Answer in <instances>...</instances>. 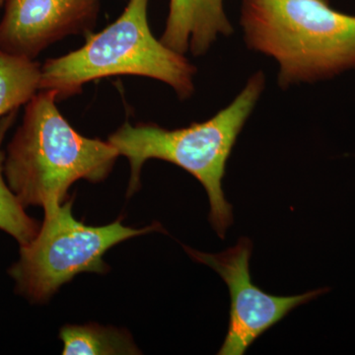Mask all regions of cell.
<instances>
[{"label":"cell","instance_id":"1","mask_svg":"<svg viewBox=\"0 0 355 355\" xmlns=\"http://www.w3.org/2000/svg\"><path fill=\"white\" fill-rule=\"evenodd\" d=\"M265 76L257 72L241 92L216 116L187 128L167 130L154 123H125L108 141L130 165L128 196L140 187L141 170L151 159L166 161L190 173L207 191L210 203L209 221L224 239L233 223L232 205L224 196L227 164L238 137L265 89Z\"/></svg>","mask_w":355,"mask_h":355},{"label":"cell","instance_id":"4","mask_svg":"<svg viewBox=\"0 0 355 355\" xmlns=\"http://www.w3.org/2000/svg\"><path fill=\"white\" fill-rule=\"evenodd\" d=\"M149 0H130L120 17L85 44L67 55L46 60L40 90L55 91L57 101L79 94L84 84L116 76H137L167 84L180 99L195 91L197 69L184 55L165 46L149 27Z\"/></svg>","mask_w":355,"mask_h":355},{"label":"cell","instance_id":"9","mask_svg":"<svg viewBox=\"0 0 355 355\" xmlns=\"http://www.w3.org/2000/svg\"><path fill=\"white\" fill-rule=\"evenodd\" d=\"M60 338L64 355L140 354L127 331L96 324L65 326L60 330Z\"/></svg>","mask_w":355,"mask_h":355},{"label":"cell","instance_id":"2","mask_svg":"<svg viewBox=\"0 0 355 355\" xmlns=\"http://www.w3.org/2000/svg\"><path fill=\"white\" fill-rule=\"evenodd\" d=\"M4 156L7 184L24 207L62 203L79 180L99 183L120 156L109 141L76 132L57 107L55 91L40 90L26 104L22 123Z\"/></svg>","mask_w":355,"mask_h":355},{"label":"cell","instance_id":"11","mask_svg":"<svg viewBox=\"0 0 355 355\" xmlns=\"http://www.w3.org/2000/svg\"><path fill=\"white\" fill-rule=\"evenodd\" d=\"M17 111L11 112L0 120V229L12 236L24 246L32 241L38 233V222L28 216L24 205L14 195L3 174L4 154L1 146L6 132L13 125Z\"/></svg>","mask_w":355,"mask_h":355},{"label":"cell","instance_id":"8","mask_svg":"<svg viewBox=\"0 0 355 355\" xmlns=\"http://www.w3.org/2000/svg\"><path fill=\"white\" fill-rule=\"evenodd\" d=\"M223 0H170L160 41L177 53L205 55L220 36L232 34Z\"/></svg>","mask_w":355,"mask_h":355},{"label":"cell","instance_id":"12","mask_svg":"<svg viewBox=\"0 0 355 355\" xmlns=\"http://www.w3.org/2000/svg\"><path fill=\"white\" fill-rule=\"evenodd\" d=\"M4 2H6V0H0V7L4 6Z\"/></svg>","mask_w":355,"mask_h":355},{"label":"cell","instance_id":"10","mask_svg":"<svg viewBox=\"0 0 355 355\" xmlns=\"http://www.w3.org/2000/svg\"><path fill=\"white\" fill-rule=\"evenodd\" d=\"M41 65L0 50V120L40 91Z\"/></svg>","mask_w":355,"mask_h":355},{"label":"cell","instance_id":"5","mask_svg":"<svg viewBox=\"0 0 355 355\" xmlns=\"http://www.w3.org/2000/svg\"><path fill=\"white\" fill-rule=\"evenodd\" d=\"M73 200L44 207L36 237L20 246V258L10 270L16 289L33 302H44L60 286L83 272L110 270L104 254L137 236L163 231L159 223L142 229L123 225L121 219L105 226H89L72 214Z\"/></svg>","mask_w":355,"mask_h":355},{"label":"cell","instance_id":"6","mask_svg":"<svg viewBox=\"0 0 355 355\" xmlns=\"http://www.w3.org/2000/svg\"><path fill=\"white\" fill-rule=\"evenodd\" d=\"M193 260L216 270L227 284L230 294V317L227 335L219 355L246 354L257 338L279 323L299 306L327 292V289L294 296H275L254 286L250 272L253 243L240 238L234 247L218 254H207L184 247Z\"/></svg>","mask_w":355,"mask_h":355},{"label":"cell","instance_id":"7","mask_svg":"<svg viewBox=\"0 0 355 355\" xmlns=\"http://www.w3.org/2000/svg\"><path fill=\"white\" fill-rule=\"evenodd\" d=\"M100 0H6L0 50L34 60L51 44L91 34Z\"/></svg>","mask_w":355,"mask_h":355},{"label":"cell","instance_id":"3","mask_svg":"<svg viewBox=\"0 0 355 355\" xmlns=\"http://www.w3.org/2000/svg\"><path fill=\"white\" fill-rule=\"evenodd\" d=\"M241 26L247 46L279 64L282 88L355 69V16L328 0H243Z\"/></svg>","mask_w":355,"mask_h":355}]
</instances>
